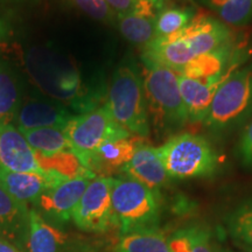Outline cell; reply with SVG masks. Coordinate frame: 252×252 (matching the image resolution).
Here are the masks:
<instances>
[{"label":"cell","instance_id":"1","mask_svg":"<svg viewBox=\"0 0 252 252\" xmlns=\"http://www.w3.org/2000/svg\"><path fill=\"white\" fill-rule=\"evenodd\" d=\"M143 84L150 123L157 133H173L187 124L188 116L179 87V74L143 60Z\"/></svg>","mask_w":252,"mask_h":252},{"label":"cell","instance_id":"2","mask_svg":"<svg viewBox=\"0 0 252 252\" xmlns=\"http://www.w3.org/2000/svg\"><path fill=\"white\" fill-rule=\"evenodd\" d=\"M105 104L115 122L128 133L141 138L150 134L143 75L132 59L122 62L113 72Z\"/></svg>","mask_w":252,"mask_h":252},{"label":"cell","instance_id":"3","mask_svg":"<svg viewBox=\"0 0 252 252\" xmlns=\"http://www.w3.org/2000/svg\"><path fill=\"white\" fill-rule=\"evenodd\" d=\"M112 213L121 235L158 228L159 196L130 176L112 178Z\"/></svg>","mask_w":252,"mask_h":252},{"label":"cell","instance_id":"4","mask_svg":"<svg viewBox=\"0 0 252 252\" xmlns=\"http://www.w3.org/2000/svg\"><path fill=\"white\" fill-rule=\"evenodd\" d=\"M252 115V64L235 70L214 96L204 125L214 133H224L243 124Z\"/></svg>","mask_w":252,"mask_h":252},{"label":"cell","instance_id":"5","mask_svg":"<svg viewBox=\"0 0 252 252\" xmlns=\"http://www.w3.org/2000/svg\"><path fill=\"white\" fill-rule=\"evenodd\" d=\"M158 152L169 178L179 180L212 175L219 163L209 140L188 132L173 135Z\"/></svg>","mask_w":252,"mask_h":252},{"label":"cell","instance_id":"6","mask_svg":"<svg viewBox=\"0 0 252 252\" xmlns=\"http://www.w3.org/2000/svg\"><path fill=\"white\" fill-rule=\"evenodd\" d=\"M64 132L70 143L71 152L84 167L88 157L106 141L132 135L115 122L105 103L75 116L65 126Z\"/></svg>","mask_w":252,"mask_h":252},{"label":"cell","instance_id":"7","mask_svg":"<svg viewBox=\"0 0 252 252\" xmlns=\"http://www.w3.org/2000/svg\"><path fill=\"white\" fill-rule=\"evenodd\" d=\"M112 178L90 181L72 213V222L82 231L102 234L115 226L112 213Z\"/></svg>","mask_w":252,"mask_h":252},{"label":"cell","instance_id":"8","mask_svg":"<svg viewBox=\"0 0 252 252\" xmlns=\"http://www.w3.org/2000/svg\"><path fill=\"white\" fill-rule=\"evenodd\" d=\"M94 178L96 176L93 175L76 176L49 188L37 198L33 204V209H35L43 220L60 229L71 220L72 213L82 195Z\"/></svg>","mask_w":252,"mask_h":252},{"label":"cell","instance_id":"9","mask_svg":"<svg viewBox=\"0 0 252 252\" xmlns=\"http://www.w3.org/2000/svg\"><path fill=\"white\" fill-rule=\"evenodd\" d=\"M69 180L54 171L12 172L0 168V186L19 202L34 204L41 195L63 181Z\"/></svg>","mask_w":252,"mask_h":252},{"label":"cell","instance_id":"10","mask_svg":"<svg viewBox=\"0 0 252 252\" xmlns=\"http://www.w3.org/2000/svg\"><path fill=\"white\" fill-rule=\"evenodd\" d=\"M0 168L43 173L36 154L12 122L0 121Z\"/></svg>","mask_w":252,"mask_h":252},{"label":"cell","instance_id":"11","mask_svg":"<svg viewBox=\"0 0 252 252\" xmlns=\"http://www.w3.org/2000/svg\"><path fill=\"white\" fill-rule=\"evenodd\" d=\"M241 61L242 59H238L237 53H235L234 45L230 42L210 53L195 56L179 75L200 82L225 80L236 70Z\"/></svg>","mask_w":252,"mask_h":252},{"label":"cell","instance_id":"12","mask_svg":"<svg viewBox=\"0 0 252 252\" xmlns=\"http://www.w3.org/2000/svg\"><path fill=\"white\" fill-rule=\"evenodd\" d=\"M141 141L143 138L137 135L106 141L88 157L86 167L96 178H111L113 174L123 172Z\"/></svg>","mask_w":252,"mask_h":252},{"label":"cell","instance_id":"13","mask_svg":"<svg viewBox=\"0 0 252 252\" xmlns=\"http://www.w3.org/2000/svg\"><path fill=\"white\" fill-rule=\"evenodd\" d=\"M75 116V113L59 104L30 99L20 104L14 116V123L21 133L41 127H56L64 130L68 123Z\"/></svg>","mask_w":252,"mask_h":252},{"label":"cell","instance_id":"14","mask_svg":"<svg viewBox=\"0 0 252 252\" xmlns=\"http://www.w3.org/2000/svg\"><path fill=\"white\" fill-rule=\"evenodd\" d=\"M123 173L146 186L158 196L169 179L160 159L158 147L145 144L144 141L138 145L131 160L123 168Z\"/></svg>","mask_w":252,"mask_h":252},{"label":"cell","instance_id":"15","mask_svg":"<svg viewBox=\"0 0 252 252\" xmlns=\"http://www.w3.org/2000/svg\"><path fill=\"white\" fill-rule=\"evenodd\" d=\"M176 34L187 41L195 56L210 53L231 42L229 28L206 14L195 15L190 23Z\"/></svg>","mask_w":252,"mask_h":252},{"label":"cell","instance_id":"16","mask_svg":"<svg viewBox=\"0 0 252 252\" xmlns=\"http://www.w3.org/2000/svg\"><path fill=\"white\" fill-rule=\"evenodd\" d=\"M30 232V208L0 186V238L25 252Z\"/></svg>","mask_w":252,"mask_h":252},{"label":"cell","instance_id":"17","mask_svg":"<svg viewBox=\"0 0 252 252\" xmlns=\"http://www.w3.org/2000/svg\"><path fill=\"white\" fill-rule=\"evenodd\" d=\"M195 58L189 43L178 34L154 37L144 47L143 60L179 72Z\"/></svg>","mask_w":252,"mask_h":252},{"label":"cell","instance_id":"18","mask_svg":"<svg viewBox=\"0 0 252 252\" xmlns=\"http://www.w3.org/2000/svg\"><path fill=\"white\" fill-rule=\"evenodd\" d=\"M225 80L200 82L179 75V87L187 111L188 122H204L217 89Z\"/></svg>","mask_w":252,"mask_h":252},{"label":"cell","instance_id":"19","mask_svg":"<svg viewBox=\"0 0 252 252\" xmlns=\"http://www.w3.org/2000/svg\"><path fill=\"white\" fill-rule=\"evenodd\" d=\"M64 232L52 225L33 208H30V232L25 252H64Z\"/></svg>","mask_w":252,"mask_h":252},{"label":"cell","instance_id":"20","mask_svg":"<svg viewBox=\"0 0 252 252\" xmlns=\"http://www.w3.org/2000/svg\"><path fill=\"white\" fill-rule=\"evenodd\" d=\"M169 252H220L210 230L202 225H188L168 237Z\"/></svg>","mask_w":252,"mask_h":252},{"label":"cell","instance_id":"21","mask_svg":"<svg viewBox=\"0 0 252 252\" xmlns=\"http://www.w3.org/2000/svg\"><path fill=\"white\" fill-rule=\"evenodd\" d=\"M116 252H169L168 237L159 228L121 235Z\"/></svg>","mask_w":252,"mask_h":252},{"label":"cell","instance_id":"22","mask_svg":"<svg viewBox=\"0 0 252 252\" xmlns=\"http://www.w3.org/2000/svg\"><path fill=\"white\" fill-rule=\"evenodd\" d=\"M23 134L37 156L52 157L65 151H71L67 134L62 128L41 127L23 132Z\"/></svg>","mask_w":252,"mask_h":252},{"label":"cell","instance_id":"23","mask_svg":"<svg viewBox=\"0 0 252 252\" xmlns=\"http://www.w3.org/2000/svg\"><path fill=\"white\" fill-rule=\"evenodd\" d=\"M122 35L134 45L146 46L156 37V19L133 12L117 13V21Z\"/></svg>","mask_w":252,"mask_h":252},{"label":"cell","instance_id":"24","mask_svg":"<svg viewBox=\"0 0 252 252\" xmlns=\"http://www.w3.org/2000/svg\"><path fill=\"white\" fill-rule=\"evenodd\" d=\"M20 104L21 90L17 78L0 64V121H13Z\"/></svg>","mask_w":252,"mask_h":252},{"label":"cell","instance_id":"25","mask_svg":"<svg viewBox=\"0 0 252 252\" xmlns=\"http://www.w3.org/2000/svg\"><path fill=\"white\" fill-rule=\"evenodd\" d=\"M193 18V11L189 8H163L156 18V37L169 36L179 33Z\"/></svg>","mask_w":252,"mask_h":252},{"label":"cell","instance_id":"26","mask_svg":"<svg viewBox=\"0 0 252 252\" xmlns=\"http://www.w3.org/2000/svg\"><path fill=\"white\" fill-rule=\"evenodd\" d=\"M232 237L252 252V204L239 208L229 220Z\"/></svg>","mask_w":252,"mask_h":252},{"label":"cell","instance_id":"27","mask_svg":"<svg viewBox=\"0 0 252 252\" xmlns=\"http://www.w3.org/2000/svg\"><path fill=\"white\" fill-rule=\"evenodd\" d=\"M217 12L224 23L243 26L252 18V0H230Z\"/></svg>","mask_w":252,"mask_h":252},{"label":"cell","instance_id":"28","mask_svg":"<svg viewBox=\"0 0 252 252\" xmlns=\"http://www.w3.org/2000/svg\"><path fill=\"white\" fill-rule=\"evenodd\" d=\"M76 7L93 19L106 24H116L117 13L106 4L105 0H70Z\"/></svg>","mask_w":252,"mask_h":252},{"label":"cell","instance_id":"29","mask_svg":"<svg viewBox=\"0 0 252 252\" xmlns=\"http://www.w3.org/2000/svg\"><path fill=\"white\" fill-rule=\"evenodd\" d=\"M163 8L165 0H133V8L131 12L156 19Z\"/></svg>","mask_w":252,"mask_h":252},{"label":"cell","instance_id":"30","mask_svg":"<svg viewBox=\"0 0 252 252\" xmlns=\"http://www.w3.org/2000/svg\"><path fill=\"white\" fill-rule=\"evenodd\" d=\"M239 152L245 165L252 167V121L245 127L239 140Z\"/></svg>","mask_w":252,"mask_h":252},{"label":"cell","instance_id":"31","mask_svg":"<svg viewBox=\"0 0 252 252\" xmlns=\"http://www.w3.org/2000/svg\"><path fill=\"white\" fill-rule=\"evenodd\" d=\"M116 13H127L133 8V0H105Z\"/></svg>","mask_w":252,"mask_h":252},{"label":"cell","instance_id":"32","mask_svg":"<svg viewBox=\"0 0 252 252\" xmlns=\"http://www.w3.org/2000/svg\"><path fill=\"white\" fill-rule=\"evenodd\" d=\"M0 252H23V251L19 250L15 245L11 244L9 242L0 238Z\"/></svg>","mask_w":252,"mask_h":252},{"label":"cell","instance_id":"33","mask_svg":"<svg viewBox=\"0 0 252 252\" xmlns=\"http://www.w3.org/2000/svg\"><path fill=\"white\" fill-rule=\"evenodd\" d=\"M203 1L206 2L209 7L217 9V11H219L220 7H223V6H224L226 2H229L230 0H203Z\"/></svg>","mask_w":252,"mask_h":252},{"label":"cell","instance_id":"34","mask_svg":"<svg viewBox=\"0 0 252 252\" xmlns=\"http://www.w3.org/2000/svg\"><path fill=\"white\" fill-rule=\"evenodd\" d=\"M8 33V30H7V26L2 23L1 20H0V40L4 39V37L7 35Z\"/></svg>","mask_w":252,"mask_h":252}]
</instances>
